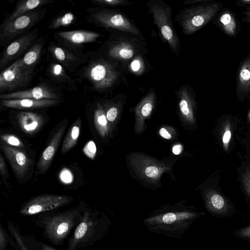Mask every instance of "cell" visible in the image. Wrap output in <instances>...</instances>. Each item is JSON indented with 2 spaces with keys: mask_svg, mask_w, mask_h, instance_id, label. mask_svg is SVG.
Returning a JSON list of instances; mask_svg holds the SVG:
<instances>
[{
  "mask_svg": "<svg viewBox=\"0 0 250 250\" xmlns=\"http://www.w3.org/2000/svg\"><path fill=\"white\" fill-rule=\"evenodd\" d=\"M95 128L101 137L104 138L109 131V122L106 118L105 112L102 106L98 105L94 115Z\"/></svg>",
  "mask_w": 250,
  "mask_h": 250,
  "instance_id": "cell-26",
  "label": "cell"
},
{
  "mask_svg": "<svg viewBox=\"0 0 250 250\" xmlns=\"http://www.w3.org/2000/svg\"><path fill=\"white\" fill-rule=\"evenodd\" d=\"M66 124H64L57 130L42 152L37 164L38 169L41 173H45L49 168L62 140Z\"/></svg>",
  "mask_w": 250,
  "mask_h": 250,
  "instance_id": "cell-15",
  "label": "cell"
},
{
  "mask_svg": "<svg viewBox=\"0 0 250 250\" xmlns=\"http://www.w3.org/2000/svg\"><path fill=\"white\" fill-rule=\"evenodd\" d=\"M73 198L68 195L42 194L24 203L19 210L22 216H32L53 211L70 204Z\"/></svg>",
  "mask_w": 250,
  "mask_h": 250,
  "instance_id": "cell-7",
  "label": "cell"
},
{
  "mask_svg": "<svg viewBox=\"0 0 250 250\" xmlns=\"http://www.w3.org/2000/svg\"><path fill=\"white\" fill-rule=\"evenodd\" d=\"M8 229L10 234L13 237L20 250H28L21 236L19 230L12 223H7Z\"/></svg>",
  "mask_w": 250,
  "mask_h": 250,
  "instance_id": "cell-32",
  "label": "cell"
},
{
  "mask_svg": "<svg viewBox=\"0 0 250 250\" xmlns=\"http://www.w3.org/2000/svg\"><path fill=\"white\" fill-rule=\"evenodd\" d=\"M204 214L191 207L178 204L154 211L143 220V224L150 232L181 239Z\"/></svg>",
  "mask_w": 250,
  "mask_h": 250,
  "instance_id": "cell-1",
  "label": "cell"
},
{
  "mask_svg": "<svg viewBox=\"0 0 250 250\" xmlns=\"http://www.w3.org/2000/svg\"><path fill=\"white\" fill-rule=\"evenodd\" d=\"M247 118H248V121L250 123V110H249V111L248 113Z\"/></svg>",
  "mask_w": 250,
  "mask_h": 250,
  "instance_id": "cell-49",
  "label": "cell"
},
{
  "mask_svg": "<svg viewBox=\"0 0 250 250\" xmlns=\"http://www.w3.org/2000/svg\"><path fill=\"white\" fill-rule=\"evenodd\" d=\"M142 63L141 61L138 59H134L131 62L130 67L131 70L137 72H138L140 69L142 68Z\"/></svg>",
  "mask_w": 250,
  "mask_h": 250,
  "instance_id": "cell-43",
  "label": "cell"
},
{
  "mask_svg": "<svg viewBox=\"0 0 250 250\" xmlns=\"http://www.w3.org/2000/svg\"></svg>",
  "mask_w": 250,
  "mask_h": 250,
  "instance_id": "cell-50",
  "label": "cell"
},
{
  "mask_svg": "<svg viewBox=\"0 0 250 250\" xmlns=\"http://www.w3.org/2000/svg\"><path fill=\"white\" fill-rule=\"evenodd\" d=\"M13 237L8 234L0 223V250H6L8 244L16 246Z\"/></svg>",
  "mask_w": 250,
  "mask_h": 250,
  "instance_id": "cell-31",
  "label": "cell"
},
{
  "mask_svg": "<svg viewBox=\"0 0 250 250\" xmlns=\"http://www.w3.org/2000/svg\"><path fill=\"white\" fill-rule=\"evenodd\" d=\"M109 219L97 210L86 208L82 219L70 237L66 250H76L93 245L105 234Z\"/></svg>",
  "mask_w": 250,
  "mask_h": 250,
  "instance_id": "cell-3",
  "label": "cell"
},
{
  "mask_svg": "<svg viewBox=\"0 0 250 250\" xmlns=\"http://www.w3.org/2000/svg\"><path fill=\"white\" fill-rule=\"evenodd\" d=\"M118 114L119 109L115 105L110 106L105 112L106 118L110 123H113L116 120Z\"/></svg>",
  "mask_w": 250,
  "mask_h": 250,
  "instance_id": "cell-37",
  "label": "cell"
},
{
  "mask_svg": "<svg viewBox=\"0 0 250 250\" xmlns=\"http://www.w3.org/2000/svg\"><path fill=\"white\" fill-rule=\"evenodd\" d=\"M75 20V16L71 12H67L57 17L49 26V29H55L71 24Z\"/></svg>",
  "mask_w": 250,
  "mask_h": 250,
  "instance_id": "cell-29",
  "label": "cell"
},
{
  "mask_svg": "<svg viewBox=\"0 0 250 250\" xmlns=\"http://www.w3.org/2000/svg\"><path fill=\"white\" fill-rule=\"evenodd\" d=\"M219 27L227 35L234 36L237 30L236 19L232 13L229 11L223 12L218 20Z\"/></svg>",
  "mask_w": 250,
  "mask_h": 250,
  "instance_id": "cell-25",
  "label": "cell"
},
{
  "mask_svg": "<svg viewBox=\"0 0 250 250\" xmlns=\"http://www.w3.org/2000/svg\"><path fill=\"white\" fill-rule=\"evenodd\" d=\"M62 38L73 43L81 44L95 41L100 35L87 30L65 31L59 33Z\"/></svg>",
  "mask_w": 250,
  "mask_h": 250,
  "instance_id": "cell-22",
  "label": "cell"
},
{
  "mask_svg": "<svg viewBox=\"0 0 250 250\" xmlns=\"http://www.w3.org/2000/svg\"><path fill=\"white\" fill-rule=\"evenodd\" d=\"M243 21L246 23H250V6H246L245 10L243 12Z\"/></svg>",
  "mask_w": 250,
  "mask_h": 250,
  "instance_id": "cell-45",
  "label": "cell"
},
{
  "mask_svg": "<svg viewBox=\"0 0 250 250\" xmlns=\"http://www.w3.org/2000/svg\"><path fill=\"white\" fill-rule=\"evenodd\" d=\"M134 55L133 47L126 43H120L112 46L109 51L108 55L114 59L129 60Z\"/></svg>",
  "mask_w": 250,
  "mask_h": 250,
  "instance_id": "cell-27",
  "label": "cell"
},
{
  "mask_svg": "<svg viewBox=\"0 0 250 250\" xmlns=\"http://www.w3.org/2000/svg\"><path fill=\"white\" fill-rule=\"evenodd\" d=\"M242 180L244 189L250 199V170L246 171L243 174Z\"/></svg>",
  "mask_w": 250,
  "mask_h": 250,
  "instance_id": "cell-39",
  "label": "cell"
},
{
  "mask_svg": "<svg viewBox=\"0 0 250 250\" xmlns=\"http://www.w3.org/2000/svg\"><path fill=\"white\" fill-rule=\"evenodd\" d=\"M57 100H37L30 99L1 100V104L9 108L26 109H36L51 106L58 104Z\"/></svg>",
  "mask_w": 250,
  "mask_h": 250,
  "instance_id": "cell-18",
  "label": "cell"
},
{
  "mask_svg": "<svg viewBox=\"0 0 250 250\" xmlns=\"http://www.w3.org/2000/svg\"><path fill=\"white\" fill-rule=\"evenodd\" d=\"M0 98L1 100L30 99L37 100H58L59 99L58 95L52 90L43 84L25 90L1 94Z\"/></svg>",
  "mask_w": 250,
  "mask_h": 250,
  "instance_id": "cell-13",
  "label": "cell"
},
{
  "mask_svg": "<svg viewBox=\"0 0 250 250\" xmlns=\"http://www.w3.org/2000/svg\"><path fill=\"white\" fill-rule=\"evenodd\" d=\"M147 5L163 38L173 52L178 54L179 38L172 22L170 7L161 0L150 1Z\"/></svg>",
  "mask_w": 250,
  "mask_h": 250,
  "instance_id": "cell-5",
  "label": "cell"
},
{
  "mask_svg": "<svg viewBox=\"0 0 250 250\" xmlns=\"http://www.w3.org/2000/svg\"><path fill=\"white\" fill-rule=\"evenodd\" d=\"M1 141L10 146L23 147L24 144L21 140L14 134H5L0 135Z\"/></svg>",
  "mask_w": 250,
  "mask_h": 250,
  "instance_id": "cell-34",
  "label": "cell"
},
{
  "mask_svg": "<svg viewBox=\"0 0 250 250\" xmlns=\"http://www.w3.org/2000/svg\"><path fill=\"white\" fill-rule=\"evenodd\" d=\"M93 2L105 5L117 6L127 5L129 2L122 0H93Z\"/></svg>",
  "mask_w": 250,
  "mask_h": 250,
  "instance_id": "cell-38",
  "label": "cell"
},
{
  "mask_svg": "<svg viewBox=\"0 0 250 250\" xmlns=\"http://www.w3.org/2000/svg\"><path fill=\"white\" fill-rule=\"evenodd\" d=\"M40 14L32 11L10 21H5L0 29L1 40H9L33 26L39 20Z\"/></svg>",
  "mask_w": 250,
  "mask_h": 250,
  "instance_id": "cell-10",
  "label": "cell"
},
{
  "mask_svg": "<svg viewBox=\"0 0 250 250\" xmlns=\"http://www.w3.org/2000/svg\"><path fill=\"white\" fill-rule=\"evenodd\" d=\"M235 234L240 237L250 240V226L238 230Z\"/></svg>",
  "mask_w": 250,
  "mask_h": 250,
  "instance_id": "cell-40",
  "label": "cell"
},
{
  "mask_svg": "<svg viewBox=\"0 0 250 250\" xmlns=\"http://www.w3.org/2000/svg\"><path fill=\"white\" fill-rule=\"evenodd\" d=\"M35 36V34L29 33L12 42L3 52L0 61V68H3L23 53L32 43Z\"/></svg>",
  "mask_w": 250,
  "mask_h": 250,
  "instance_id": "cell-14",
  "label": "cell"
},
{
  "mask_svg": "<svg viewBox=\"0 0 250 250\" xmlns=\"http://www.w3.org/2000/svg\"><path fill=\"white\" fill-rule=\"evenodd\" d=\"M182 150V146L179 144L175 145L172 148V151L176 155L179 154L181 152Z\"/></svg>",
  "mask_w": 250,
  "mask_h": 250,
  "instance_id": "cell-46",
  "label": "cell"
},
{
  "mask_svg": "<svg viewBox=\"0 0 250 250\" xmlns=\"http://www.w3.org/2000/svg\"><path fill=\"white\" fill-rule=\"evenodd\" d=\"M238 6L250 5V0H240L236 2Z\"/></svg>",
  "mask_w": 250,
  "mask_h": 250,
  "instance_id": "cell-47",
  "label": "cell"
},
{
  "mask_svg": "<svg viewBox=\"0 0 250 250\" xmlns=\"http://www.w3.org/2000/svg\"><path fill=\"white\" fill-rule=\"evenodd\" d=\"M236 93L239 98L250 96V55L241 63L237 76Z\"/></svg>",
  "mask_w": 250,
  "mask_h": 250,
  "instance_id": "cell-19",
  "label": "cell"
},
{
  "mask_svg": "<svg viewBox=\"0 0 250 250\" xmlns=\"http://www.w3.org/2000/svg\"><path fill=\"white\" fill-rule=\"evenodd\" d=\"M51 73L56 78L66 79L67 76L65 73L63 67L59 63H53L51 66Z\"/></svg>",
  "mask_w": 250,
  "mask_h": 250,
  "instance_id": "cell-35",
  "label": "cell"
},
{
  "mask_svg": "<svg viewBox=\"0 0 250 250\" xmlns=\"http://www.w3.org/2000/svg\"><path fill=\"white\" fill-rule=\"evenodd\" d=\"M33 69L18 59L0 74V91L12 90L25 85L30 80Z\"/></svg>",
  "mask_w": 250,
  "mask_h": 250,
  "instance_id": "cell-8",
  "label": "cell"
},
{
  "mask_svg": "<svg viewBox=\"0 0 250 250\" xmlns=\"http://www.w3.org/2000/svg\"><path fill=\"white\" fill-rule=\"evenodd\" d=\"M232 137L231 126L229 123L225 124L222 132V143L224 149L228 151Z\"/></svg>",
  "mask_w": 250,
  "mask_h": 250,
  "instance_id": "cell-33",
  "label": "cell"
},
{
  "mask_svg": "<svg viewBox=\"0 0 250 250\" xmlns=\"http://www.w3.org/2000/svg\"><path fill=\"white\" fill-rule=\"evenodd\" d=\"M94 20L101 25L107 28L139 35V31L125 16L111 10H103L95 13Z\"/></svg>",
  "mask_w": 250,
  "mask_h": 250,
  "instance_id": "cell-11",
  "label": "cell"
},
{
  "mask_svg": "<svg viewBox=\"0 0 250 250\" xmlns=\"http://www.w3.org/2000/svg\"><path fill=\"white\" fill-rule=\"evenodd\" d=\"M83 151L88 158L94 159L97 151L95 143L92 141H89L83 147Z\"/></svg>",
  "mask_w": 250,
  "mask_h": 250,
  "instance_id": "cell-36",
  "label": "cell"
},
{
  "mask_svg": "<svg viewBox=\"0 0 250 250\" xmlns=\"http://www.w3.org/2000/svg\"><path fill=\"white\" fill-rule=\"evenodd\" d=\"M42 250H56L49 245L43 244L42 247Z\"/></svg>",
  "mask_w": 250,
  "mask_h": 250,
  "instance_id": "cell-48",
  "label": "cell"
},
{
  "mask_svg": "<svg viewBox=\"0 0 250 250\" xmlns=\"http://www.w3.org/2000/svg\"><path fill=\"white\" fill-rule=\"evenodd\" d=\"M53 1V0H21L17 3L13 12L5 21H11L22 15L32 11L38 7Z\"/></svg>",
  "mask_w": 250,
  "mask_h": 250,
  "instance_id": "cell-23",
  "label": "cell"
},
{
  "mask_svg": "<svg viewBox=\"0 0 250 250\" xmlns=\"http://www.w3.org/2000/svg\"><path fill=\"white\" fill-rule=\"evenodd\" d=\"M86 208L84 204L81 203L62 212H43L34 222L43 230V235L51 243L61 245L79 224Z\"/></svg>",
  "mask_w": 250,
  "mask_h": 250,
  "instance_id": "cell-2",
  "label": "cell"
},
{
  "mask_svg": "<svg viewBox=\"0 0 250 250\" xmlns=\"http://www.w3.org/2000/svg\"><path fill=\"white\" fill-rule=\"evenodd\" d=\"M81 125V120L79 118L71 125L64 138L61 148L62 154L67 152L76 146L79 137Z\"/></svg>",
  "mask_w": 250,
  "mask_h": 250,
  "instance_id": "cell-24",
  "label": "cell"
},
{
  "mask_svg": "<svg viewBox=\"0 0 250 250\" xmlns=\"http://www.w3.org/2000/svg\"><path fill=\"white\" fill-rule=\"evenodd\" d=\"M86 75L94 87L99 90L109 88L118 78V73L114 68L104 61L91 63L87 67Z\"/></svg>",
  "mask_w": 250,
  "mask_h": 250,
  "instance_id": "cell-9",
  "label": "cell"
},
{
  "mask_svg": "<svg viewBox=\"0 0 250 250\" xmlns=\"http://www.w3.org/2000/svg\"><path fill=\"white\" fill-rule=\"evenodd\" d=\"M61 178L62 179V181H64V180L66 178L65 183H69L71 180L72 179V175L70 173V172L67 169L64 170L62 171L61 173Z\"/></svg>",
  "mask_w": 250,
  "mask_h": 250,
  "instance_id": "cell-44",
  "label": "cell"
},
{
  "mask_svg": "<svg viewBox=\"0 0 250 250\" xmlns=\"http://www.w3.org/2000/svg\"><path fill=\"white\" fill-rule=\"evenodd\" d=\"M169 127H162L159 129V135L164 139L167 140L171 139L172 138L173 132H169Z\"/></svg>",
  "mask_w": 250,
  "mask_h": 250,
  "instance_id": "cell-41",
  "label": "cell"
},
{
  "mask_svg": "<svg viewBox=\"0 0 250 250\" xmlns=\"http://www.w3.org/2000/svg\"><path fill=\"white\" fill-rule=\"evenodd\" d=\"M51 51L55 58L62 62H71L75 59L73 54L64 49L59 46H52L51 49Z\"/></svg>",
  "mask_w": 250,
  "mask_h": 250,
  "instance_id": "cell-30",
  "label": "cell"
},
{
  "mask_svg": "<svg viewBox=\"0 0 250 250\" xmlns=\"http://www.w3.org/2000/svg\"><path fill=\"white\" fill-rule=\"evenodd\" d=\"M0 172L4 180L7 178L8 173L6 164L1 154L0 155Z\"/></svg>",
  "mask_w": 250,
  "mask_h": 250,
  "instance_id": "cell-42",
  "label": "cell"
},
{
  "mask_svg": "<svg viewBox=\"0 0 250 250\" xmlns=\"http://www.w3.org/2000/svg\"><path fill=\"white\" fill-rule=\"evenodd\" d=\"M205 207L210 212L220 215H226L231 207L227 199L218 191L208 189L204 194Z\"/></svg>",
  "mask_w": 250,
  "mask_h": 250,
  "instance_id": "cell-16",
  "label": "cell"
},
{
  "mask_svg": "<svg viewBox=\"0 0 250 250\" xmlns=\"http://www.w3.org/2000/svg\"><path fill=\"white\" fill-rule=\"evenodd\" d=\"M129 159L138 176L150 183H158L163 174L170 170V166L144 154L132 153Z\"/></svg>",
  "mask_w": 250,
  "mask_h": 250,
  "instance_id": "cell-6",
  "label": "cell"
},
{
  "mask_svg": "<svg viewBox=\"0 0 250 250\" xmlns=\"http://www.w3.org/2000/svg\"><path fill=\"white\" fill-rule=\"evenodd\" d=\"M0 148L17 177L22 178L30 165V160L27 155L23 151L7 145L2 141L0 142Z\"/></svg>",
  "mask_w": 250,
  "mask_h": 250,
  "instance_id": "cell-12",
  "label": "cell"
},
{
  "mask_svg": "<svg viewBox=\"0 0 250 250\" xmlns=\"http://www.w3.org/2000/svg\"><path fill=\"white\" fill-rule=\"evenodd\" d=\"M42 45V42H38L34 44L26 53L21 59L25 66L31 67L37 62L40 57Z\"/></svg>",
  "mask_w": 250,
  "mask_h": 250,
  "instance_id": "cell-28",
  "label": "cell"
},
{
  "mask_svg": "<svg viewBox=\"0 0 250 250\" xmlns=\"http://www.w3.org/2000/svg\"><path fill=\"white\" fill-rule=\"evenodd\" d=\"M178 106L183 120L190 125L195 124L193 100L185 87H181L178 92Z\"/></svg>",
  "mask_w": 250,
  "mask_h": 250,
  "instance_id": "cell-20",
  "label": "cell"
},
{
  "mask_svg": "<svg viewBox=\"0 0 250 250\" xmlns=\"http://www.w3.org/2000/svg\"><path fill=\"white\" fill-rule=\"evenodd\" d=\"M222 7L220 2L203 3L183 10L179 22L185 34H191L206 25Z\"/></svg>",
  "mask_w": 250,
  "mask_h": 250,
  "instance_id": "cell-4",
  "label": "cell"
},
{
  "mask_svg": "<svg viewBox=\"0 0 250 250\" xmlns=\"http://www.w3.org/2000/svg\"><path fill=\"white\" fill-rule=\"evenodd\" d=\"M155 94L151 92L147 94L136 106L135 109V129L137 133L142 132L145 127V121L151 114L154 106Z\"/></svg>",
  "mask_w": 250,
  "mask_h": 250,
  "instance_id": "cell-17",
  "label": "cell"
},
{
  "mask_svg": "<svg viewBox=\"0 0 250 250\" xmlns=\"http://www.w3.org/2000/svg\"><path fill=\"white\" fill-rule=\"evenodd\" d=\"M17 120L23 131L29 134L38 131L43 123L41 115L31 112H19L17 115Z\"/></svg>",
  "mask_w": 250,
  "mask_h": 250,
  "instance_id": "cell-21",
  "label": "cell"
}]
</instances>
